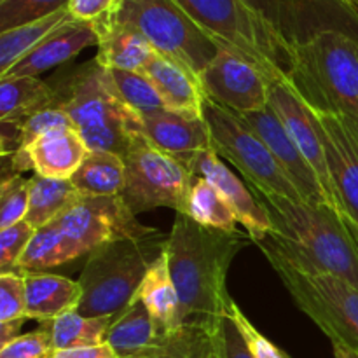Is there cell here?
<instances>
[{
	"instance_id": "cell-44",
	"label": "cell",
	"mask_w": 358,
	"mask_h": 358,
	"mask_svg": "<svg viewBox=\"0 0 358 358\" xmlns=\"http://www.w3.org/2000/svg\"><path fill=\"white\" fill-rule=\"evenodd\" d=\"M24 320H17V322H7V324H0V348L3 345H7L9 341H13L14 338H17L23 327Z\"/></svg>"
},
{
	"instance_id": "cell-23",
	"label": "cell",
	"mask_w": 358,
	"mask_h": 358,
	"mask_svg": "<svg viewBox=\"0 0 358 358\" xmlns=\"http://www.w3.org/2000/svg\"><path fill=\"white\" fill-rule=\"evenodd\" d=\"M96 28L100 38L94 59L105 69L143 72L157 55L150 42L129 24L110 20L96 24Z\"/></svg>"
},
{
	"instance_id": "cell-16",
	"label": "cell",
	"mask_w": 358,
	"mask_h": 358,
	"mask_svg": "<svg viewBox=\"0 0 358 358\" xmlns=\"http://www.w3.org/2000/svg\"><path fill=\"white\" fill-rule=\"evenodd\" d=\"M191 170L196 177L206 178L215 185L254 243H259L275 233L271 215L257 194L224 164L215 150L208 149L199 154L191 164Z\"/></svg>"
},
{
	"instance_id": "cell-25",
	"label": "cell",
	"mask_w": 358,
	"mask_h": 358,
	"mask_svg": "<svg viewBox=\"0 0 358 358\" xmlns=\"http://www.w3.org/2000/svg\"><path fill=\"white\" fill-rule=\"evenodd\" d=\"M72 20L69 7H65L41 20L0 31V77L6 76L16 63H20L28 52L34 51L52 31Z\"/></svg>"
},
{
	"instance_id": "cell-4",
	"label": "cell",
	"mask_w": 358,
	"mask_h": 358,
	"mask_svg": "<svg viewBox=\"0 0 358 358\" xmlns=\"http://www.w3.org/2000/svg\"><path fill=\"white\" fill-rule=\"evenodd\" d=\"M252 191L271 215L275 226L271 236L280 245L313 268L339 276L358 289V248L343 213L301 199Z\"/></svg>"
},
{
	"instance_id": "cell-19",
	"label": "cell",
	"mask_w": 358,
	"mask_h": 358,
	"mask_svg": "<svg viewBox=\"0 0 358 358\" xmlns=\"http://www.w3.org/2000/svg\"><path fill=\"white\" fill-rule=\"evenodd\" d=\"M168 334L170 331L161 327L145 304L135 297L114 317L105 343L114 348L119 358H154L163 350Z\"/></svg>"
},
{
	"instance_id": "cell-28",
	"label": "cell",
	"mask_w": 358,
	"mask_h": 358,
	"mask_svg": "<svg viewBox=\"0 0 358 358\" xmlns=\"http://www.w3.org/2000/svg\"><path fill=\"white\" fill-rule=\"evenodd\" d=\"M55 98V87L41 77H0V121L21 122Z\"/></svg>"
},
{
	"instance_id": "cell-17",
	"label": "cell",
	"mask_w": 358,
	"mask_h": 358,
	"mask_svg": "<svg viewBox=\"0 0 358 358\" xmlns=\"http://www.w3.org/2000/svg\"><path fill=\"white\" fill-rule=\"evenodd\" d=\"M143 135L152 145L191 168L196 157L212 149L208 126L203 119L184 117L170 110L142 115Z\"/></svg>"
},
{
	"instance_id": "cell-42",
	"label": "cell",
	"mask_w": 358,
	"mask_h": 358,
	"mask_svg": "<svg viewBox=\"0 0 358 358\" xmlns=\"http://www.w3.org/2000/svg\"><path fill=\"white\" fill-rule=\"evenodd\" d=\"M49 358H119L108 343L94 346H80V348L55 350Z\"/></svg>"
},
{
	"instance_id": "cell-1",
	"label": "cell",
	"mask_w": 358,
	"mask_h": 358,
	"mask_svg": "<svg viewBox=\"0 0 358 358\" xmlns=\"http://www.w3.org/2000/svg\"><path fill=\"white\" fill-rule=\"evenodd\" d=\"M248 245L241 233L210 229L185 213H177L166 234V255L180 301L182 324L208 329L226 317L231 299L227 273Z\"/></svg>"
},
{
	"instance_id": "cell-40",
	"label": "cell",
	"mask_w": 358,
	"mask_h": 358,
	"mask_svg": "<svg viewBox=\"0 0 358 358\" xmlns=\"http://www.w3.org/2000/svg\"><path fill=\"white\" fill-rule=\"evenodd\" d=\"M227 315L233 318L234 324H236L238 329L241 331V334L245 336L254 358H289L283 350H280L275 343L269 341V339L266 338L250 320H248L247 315L243 313V310H241L234 301L231 303Z\"/></svg>"
},
{
	"instance_id": "cell-29",
	"label": "cell",
	"mask_w": 358,
	"mask_h": 358,
	"mask_svg": "<svg viewBox=\"0 0 358 358\" xmlns=\"http://www.w3.org/2000/svg\"><path fill=\"white\" fill-rule=\"evenodd\" d=\"M112 322L114 317H86L79 311H70L56 320L42 324V327L49 332L52 348L66 350L105 343Z\"/></svg>"
},
{
	"instance_id": "cell-26",
	"label": "cell",
	"mask_w": 358,
	"mask_h": 358,
	"mask_svg": "<svg viewBox=\"0 0 358 358\" xmlns=\"http://www.w3.org/2000/svg\"><path fill=\"white\" fill-rule=\"evenodd\" d=\"M124 157L108 150H91L70 180L80 196H121Z\"/></svg>"
},
{
	"instance_id": "cell-38",
	"label": "cell",
	"mask_w": 358,
	"mask_h": 358,
	"mask_svg": "<svg viewBox=\"0 0 358 358\" xmlns=\"http://www.w3.org/2000/svg\"><path fill=\"white\" fill-rule=\"evenodd\" d=\"M35 231L37 229L31 227L27 220L0 229V268H2V271L16 269L17 262L23 257Z\"/></svg>"
},
{
	"instance_id": "cell-37",
	"label": "cell",
	"mask_w": 358,
	"mask_h": 358,
	"mask_svg": "<svg viewBox=\"0 0 358 358\" xmlns=\"http://www.w3.org/2000/svg\"><path fill=\"white\" fill-rule=\"evenodd\" d=\"M28 320L24 271L9 269L0 273V324Z\"/></svg>"
},
{
	"instance_id": "cell-21",
	"label": "cell",
	"mask_w": 358,
	"mask_h": 358,
	"mask_svg": "<svg viewBox=\"0 0 358 358\" xmlns=\"http://www.w3.org/2000/svg\"><path fill=\"white\" fill-rule=\"evenodd\" d=\"M27 154L35 175L56 180H70L91 152L79 131L56 129L21 149Z\"/></svg>"
},
{
	"instance_id": "cell-36",
	"label": "cell",
	"mask_w": 358,
	"mask_h": 358,
	"mask_svg": "<svg viewBox=\"0 0 358 358\" xmlns=\"http://www.w3.org/2000/svg\"><path fill=\"white\" fill-rule=\"evenodd\" d=\"M30 205V178H3L0 185V229L23 222Z\"/></svg>"
},
{
	"instance_id": "cell-12",
	"label": "cell",
	"mask_w": 358,
	"mask_h": 358,
	"mask_svg": "<svg viewBox=\"0 0 358 358\" xmlns=\"http://www.w3.org/2000/svg\"><path fill=\"white\" fill-rule=\"evenodd\" d=\"M199 84L208 100L240 115L269 105L271 80L250 62L226 49H219L199 73Z\"/></svg>"
},
{
	"instance_id": "cell-31",
	"label": "cell",
	"mask_w": 358,
	"mask_h": 358,
	"mask_svg": "<svg viewBox=\"0 0 358 358\" xmlns=\"http://www.w3.org/2000/svg\"><path fill=\"white\" fill-rule=\"evenodd\" d=\"M241 2L247 3L278 34L292 56L297 42L304 37L301 24H303L304 3H308L306 0H241Z\"/></svg>"
},
{
	"instance_id": "cell-14",
	"label": "cell",
	"mask_w": 358,
	"mask_h": 358,
	"mask_svg": "<svg viewBox=\"0 0 358 358\" xmlns=\"http://www.w3.org/2000/svg\"><path fill=\"white\" fill-rule=\"evenodd\" d=\"M332 187L343 215L358 224V121L332 112H317Z\"/></svg>"
},
{
	"instance_id": "cell-33",
	"label": "cell",
	"mask_w": 358,
	"mask_h": 358,
	"mask_svg": "<svg viewBox=\"0 0 358 358\" xmlns=\"http://www.w3.org/2000/svg\"><path fill=\"white\" fill-rule=\"evenodd\" d=\"M206 331V358H254L247 339L229 315Z\"/></svg>"
},
{
	"instance_id": "cell-45",
	"label": "cell",
	"mask_w": 358,
	"mask_h": 358,
	"mask_svg": "<svg viewBox=\"0 0 358 358\" xmlns=\"http://www.w3.org/2000/svg\"><path fill=\"white\" fill-rule=\"evenodd\" d=\"M332 352H334V358H358V352L341 343H332Z\"/></svg>"
},
{
	"instance_id": "cell-11",
	"label": "cell",
	"mask_w": 358,
	"mask_h": 358,
	"mask_svg": "<svg viewBox=\"0 0 358 358\" xmlns=\"http://www.w3.org/2000/svg\"><path fill=\"white\" fill-rule=\"evenodd\" d=\"M51 224L58 234L65 262L84 257L108 241L154 231V227L136 220L121 196H83Z\"/></svg>"
},
{
	"instance_id": "cell-13",
	"label": "cell",
	"mask_w": 358,
	"mask_h": 358,
	"mask_svg": "<svg viewBox=\"0 0 358 358\" xmlns=\"http://www.w3.org/2000/svg\"><path fill=\"white\" fill-rule=\"evenodd\" d=\"M269 107L275 110V114L283 122V126L294 138V142L297 143L301 152L304 154V157L310 161L313 170L317 171L322 187L327 194L329 205L336 212L341 213L338 196H336L331 175H329L320 122H318L313 108L303 100V96L297 93V90L290 84L289 79L271 83V86H269Z\"/></svg>"
},
{
	"instance_id": "cell-3",
	"label": "cell",
	"mask_w": 358,
	"mask_h": 358,
	"mask_svg": "<svg viewBox=\"0 0 358 358\" xmlns=\"http://www.w3.org/2000/svg\"><path fill=\"white\" fill-rule=\"evenodd\" d=\"M51 84L56 101L90 150H108L124 157L133 140L143 133L142 115L122 101L108 70L94 58L65 70Z\"/></svg>"
},
{
	"instance_id": "cell-5",
	"label": "cell",
	"mask_w": 358,
	"mask_h": 358,
	"mask_svg": "<svg viewBox=\"0 0 358 358\" xmlns=\"http://www.w3.org/2000/svg\"><path fill=\"white\" fill-rule=\"evenodd\" d=\"M296 306L331 339L358 352V289L294 255L273 236L259 241Z\"/></svg>"
},
{
	"instance_id": "cell-39",
	"label": "cell",
	"mask_w": 358,
	"mask_h": 358,
	"mask_svg": "<svg viewBox=\"0 0 358 358\" xmlns=\"http://www.w3.org/2000/svg\"><path fill=\"white\" fill-rule=\"evenodd\" d=\"M55 352L49 332L44 327L21 334L0 348V358H49Z\"/></svg>"
},
{
	"instance_id": "cell-2",
	"label": "cell",
	"mask_w": 358,
	"mask_h": 358,
	"mask_svg": "<svg viewBox=\"0 0 358 358\" xmlns=\"http://www.w3.org/2000/svg\"><path fill=\"white\" fill-rule=\"evenodd\" d=\"M287 79L313 110L358 121V34L331 24L310 30L294 48Z\"/></svg>"
},
{
	"instance_id": "cell-6",
	"label": "cell",
	"mask_w": 358,
	"mask_h": 358,
	"mask_svg": "<svg viewBox=\"0 0 358 358\" xmlns=\"http://www.w3.org/2000/svg\"><path fill=\"white\" fill-rule=\"evenodd\" d=\"M166 248V236L154 229L142 236L108 241L87 254L77 282L83 287L79 313L115 317L138 292L150 266Z\"/></svg>"
},
{
	"instance_id": "cell-27",
	"label": "cell",
	"mask_w": 358,
	"mask_h": 358,
	"mask_svg": "<svg viewBox=\"0 0 358 358\" xmlns=\"http://www.w3.org/2000/svg\"><path fill=\"white\" fill-rule=\"evenodd\" d=\"M83 196L73 187L72 180H56L34 175L30 178V205L27 222L35 229L55 222Z\"/></svg>"
},
{
	"instance_id": "cell-30",
	"label": "cell",
	"mask_w": 358,
	"mask_h": 358,
	"mask_svg": "<svg viewBox=\"0 0 358 358\" xmlns=\"http://www.w3.org/2000/svg\"><path fill=\"white\" fill-rule=\"evenodd\" d=\"M182 213L210 229L236 233V215L215 185L203 177H196L192 182L185 210Z\"/></svg>"
},
{
	"instance_id": "cell-20",
	"label": "cell",
	"mask_w": 358,
	"mask_h": 358,
	"mask_svg": "<svg viewBox=\"0 0 358 358\" xmlns=\"http://www.w3.org/2000/svg\"><path fill=\"white\" fill-rule=\"evenodd\" d=\"M143 73L156 86L166 110L184 117L203 119V105L206 96L196 73L161 55L154 56Z\"/></svg>"
},
{
	"instance_id": "cell-32",
	"label": "cell",
	"mask_w": 358,
	"mask_h": 358,
	"mask_svg": "<svg viewBox=\"0 0 358 358\" xmlns=\"http://www.w3.org/2000/svg\"><path fill=\"white\" fill-rule=\"evenodd\" d=\"M108 73H110L112 84L122 101L138 115L166 110L156 86L143 72L108 70Z\"/></svg>"
},
{
	"instance_id": "cell-41",
	"label": "cell",
	"mask_w": 358,
	"mask_h": 358,
	"mask_svg": "<svg viewBox=\"0 0 358 358\" xmlns=\"http://www.w3.org/2000/svg\"><path fill=\"white\" fill-rule=\"evenodd\" d=\"M122 0H70L69 10L73 20L100 24L110 21Z\"/></svg>"
},
{
	"instance_id": "cell-43",
	"label": "cell",
	"mask_w": 358,
	"mask_h": 358,
	"mask_svg": "<svg viewBox=\"0 0 358 358\" xmlns=\"http://www.w3.org/2000/svg\"><path fill=\"white\" fill-rule=\"evenodd\" d=\"M306 2H317V0H306ZM318 2H329L341 10L358 30V0H318Z\"/></svg>"
},
{
	"instance_id": "cell-18",
	"label": "cell",
	"mask_w": 358,
	"mask_h": 358,
	"mask_svg": "<svg viewBox=\"0 0 358 358\" xmlns=\"http://www.w3.org/2000/svg\"><path fill=\"white\" fill-rule=\"evenodd\" d=\"M98 28L94 23L72 20L52 31L20 63L2 77H38L48 70L62 66L76 58L80 51L98 45Z\"/></svg>"
},
{
	"instance_id": "cell-34",
	"label": "cell",
	"mask_w": 358,
	"mask_h": 358,
	"mask_svg": "<svg viewBox=\"0 0 358 358\" xmlns=\"http://www.w3.org/2000/svg\"><path fill=\"white\" fill-rule=\"evenodd\" d=\"M70 0H0V31L41 20L69 7Z\"/></svg>"
},
{
	"instance_id": "cell-8",
	"label": "cell",
	"mask_w": 358,
	"mask_h": 358,
	"mask_svg": "<svg viewBox=\"0 0 358 358\" xmlns=\"http://www.w3.org/2000/svg\"><path fill=\"white\" fill-rule=\"evenodd\" d=\"M112 20L138 30L157 55L198 77L220 49L175 0H122Z\"/></svg>"
},
{
	"instance_id": "cell-9",
	"label": "cell",
	"mask_w": 358,
	"mask_h": 358,
	"mask_svg": "<svg viewBox=\"0 0 358 358\" xmlns=\"http://www.w3.org/2000/svg\"><path fill=\"white\" fill-rule=\"evenodd\" d=\"M203 121L208 126L212 149L217 156L229 161L252 189L301 199L264 140L240 114L206 98L203 105Z\"/></svg>"
},
{
	"instance_id": "cell-22",
	"label": "cell",
	"mask_w": 358,
	"mask_h": 358,
	"mask_svg": "<svg viewBox=\"0 0 358 358\" xmlns=\"http://www.w3.org/2000/svg\"><path fill=\"white\" fill-rule=\"evenodd\" d=\"M24 287L27 318L41 324L77 311L83 301V287L79 282L45 271H24Z\"/></svg>"
},
{
	"instance_id": "cell-10",
	"label": "cell",
	"mask_w": 358,
	"mask_h": 358,
	"mask_svg": "<svg viewBox=\"0 0 358 358\" xmlns=\"http://www.w3.org/2000/svg\"><path fill=\"white\" fill-rule=\"evenodd\" d=\"M126 178L121 198L135 215L156 208L185 210L196 175L182 161L138 135L124 154Z\"/></svg>"
},
{
	"instance_id": "cell-24",
	"label": "cell",
	"mask_w": 358,
	"mask_h": 358,
	"mask_svg": "<svg viewBox=\"0 0 358 358\" xmlns=\"http://www.w3.org/2000/svg\"><path fill=\"white\" fill-rule=\"evenodd\" d=\"M135 297L145 304L149 313L161 327L171 331L184 325L180 322V301L171 278L166 250L150 266Z\"/></svg>"
},
{
	"instance_id": "cell-35",
	"label": "cell",
	"mask_w": 358,
	"mask_h": 358,
	"mask_svg": "<svg viewBox=\"0 0 358 358\" xmlns=\"http://www.w3.org/2000/svg\"><path fill=\"white\" fill-rule=\"evenodd\" d=\"M73 128L72 119L62 108V105L56 101V98H52L51 101H48L45 105H42L41 108H37L35 112H31L23 122H21V149H24L27 145H30L31 142H35L41 136L48 135V133L56 131V129H66Z\"/></svg>"
},
{
	"instance_id": "cell-46",
	"label": "cell",
	"mask_w": 358,
	"mask_h": 358,
	"mask_svg": "<svg viewBox=\"0 0 358 358\" xmlns=\"http://www.w3.org/2000/svg\"><path fill=\"white\" fill-rule=\"evenodd\" d=\"M343 219H345L346 227H348L350 234H352L353 241H355V245H357V248H358V224L353 222V220L348 219V217H346V215H343Z\"/></svg>"
},
{
	"instance_id": "cell-15",
	"label": "cell",
	"mask_w": 358,
	"mask_h": 358,
	"mask_svg": "<svg viewBox=\"0 0 358 358\" xmlns=\"http://www.w3.org/2000/svg\"><path fill=\"white\" fill-rule=\"evenodd\" d=\"M241 117L257 131L269 147V150L275 156L276 163L280 164L289 180L296 187L297 194L304 203H310L315 206H329L327 194H325L322 182L318 178L317 171L310 164V161L304 157L301 152L297 143L294 142L292 136L289 135L283 122L280 121L278 115L275 114L271 107H264L257 112H250V114H243ZM334 210V208H332Z\"/></svg>"
},
{
	"instance_id": "cell-7",
	"label": "cell",
	"mask_w": 358,
	"mask_h": 358,
	"mask_svg": "<svg viewBox=\"0 0 358 358\" xmlns=\"http://www.w3.org/2000/svg\"><path fill=\"white\" fill-rule=\"evenodd\" d=\"M219 45L257 66L271 83L287 79L290 51L275 30L241 0H175Z\"/></svg>"
}]
</instances>
